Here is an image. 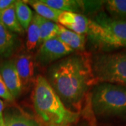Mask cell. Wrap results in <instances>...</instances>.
I'll use <instances>...</instances> for the list:
<instances>
[{"instance_id":"1","label":"cell","mask_w":126,"mask_h":126,"mask_svg":"<svg viewBox=\"0 0 126 126\" xmlns=\"http://www.w3.org/2000/svg\"><path fill=\"white\" fill-rule=\"evenodd\" d=\"M65 107L79 113L90 90L97 84L92 58L86 53H72L53 63L46 78Z\"/></svg>"},{"instance_id":"2","label":"cell","mask_w":126,"mask_h":126,"mask_svg":"<svg viewBox=\"0 0 126 126\" xmlns=\"http://www.w3.org/2000/svg\"><path fill=\"white\" fill-rule=\"evenodd\" d=\"M32 102L36 114L48 125L69 126L77 121L80 115L65 107L46 79L42 76L36 78Z\"/></svg>"},{"instance_id":"3","label":"cell","mask_w":126,"mask_h":126,"mask_svg":"<svg viewBox=\"0 0 126 126\" xmlns=\"http://www.w3.org/2000/svg\"><path fill=\"white\" fill-rule=\"evenodd\" d=\"M90 20L87 35L96 48L110 51L126 47V21L114 19L102 11Z\"/></svg>"},{"instance_id":"4","label":"cell","mask_w":126,"mask_h":126,"mask_svg":"<svg viewBox=\"0 0 126 126\" xmlns=\"http://www.w3.org/2000/svg\"><path fill=\"white\" fill-rule=\"evenodd\" d=\"M92 111L97 116L111 117L126 115V87L100 83L90 94Z\"/></svg>"},{"instance_id":"5","label":"cell","mask_w":126,"mask_h":126,"mask_svg":"<svg viewBox=\"0 0 126 126\" xmlns=\"http://www.w3.org/2000/svg\"><path fill=\"white\" fill-rule=\"evenodd\" d=\"M92 66L97 83L126 87V50L95 55L92 58Z\"/></svg>"},{"instance_id":"6","label":"cell","mask_w":126,"mask_h":126,"mask_svg":"<svg viewBox=\"0 0 126 126\" xmlns=\"http://www.w3.org/2000/svg\"><path fill=\"white\" fill-rule=\"evenodd\" d=\"M74 52V50L55 37L41 44L34 57V61L41 67H46Z\"/></svg>"},{"instance_id":"7","label":"cell","mask_w":126,"mask_h":126,"mask_svg":"<svg viewBox=\"0 0 126 126\" xmlns=\"http://www.w3.org/2000/svg\"><path fill=\"white\" fill-rule=\"evenodd\" d=\"M13 60L23 90L29 88L34 78V58L28 53H23L18 55Z\"/></svg>"},{"instance_id":"8","label":"cell","mask_w":126,"mask_h":126,"mask_svg":"<svg viewBox=\"0 0 126 126\" xmlns=\"http://www.w3.org/2000/svg\"><path fill=\"white\" fill-rule=\"evenodd\" d=\"M0 75L12 97L17 98L23 92V88L13 60H7L0 64Z\"/></svg>"},{"instance_id":"9","label":"cell","mask_w":126,"mask_h":126,"mask_svg":"<svg viewBox=\"0 0 126 126\" xmlns=\"http://www.w3.org/2000/svg\"><path fill=\"white\" fill-rule=\"evenodd\" d=\"M90 18L83 14L63 11L59 16V25L79 34L87 35L90 27Z\"/></svg>"},{"instance_id":"10","label":"cell","mask_w":126,"mask_h":126,"mask_svg":"<svg viewBox=\"0 0 126 126\" xmlns=\"http://www.w3.org/2000/svg\"><path fill=\"white\" fill-rule=\"evenodd\" d=\"M86 35L79 34L59 25L57 38L64 44L70 47L72 50L77 51H83L85 50L86 37Z\"/></svg>"},{"instance_id":"11","label":"cell","mask_w":126,"mask_h":126,"mask_svg":"<svg viewBox=\"0 0 126 126\" xmlns=\"http://www.w3.org/2000/svg\"><path fill=\"white\" fill-rule=\"evenodd\" d=\"M40 25L39 16L34 14L33 18L27 30V42L26 47L27 50L32 51L36 49L37 46H40Z\"/></svg>"},{"instance_id":"12","label":"cell","mask_w":126,"mask_h":126,"mask_svg":"<svg viewBox=\"0 0 126 126\" xmlns=\"http://www.w3.org/2000/svg\"><path fill=\"white\" fill-rule=\"evenodd\" d=\"M25 2L30 5L34 9L36 14H38L39 16L55 23H58L59 16L62 14V12H63L51 8L49 6L43 3L41 0L27 1Z\"/></svg>"},{"instance_id":"13","label":"cell","mask_w":126,"mask_h":126,"mask_svg":"<svg viewBox=\"0 0 126 126\" xmlns=\"http://www.w3.org/2000/svg\"><path fill=\"white\" fill-rule=\"evenodd\" d=\"M0 21L11 32H16L18 34L24 33L25 30L21 27L16 17L15 3L0 14Z\"/></svg>"},{"instance_id":"14","label":"cell","mask_w":126,"mask_h":126,"mask_svg":"<svg viewBox=\"0 0 126 126\" xmlns=\"http://www.w3.org/2000/svg\"><path fill=\"white\" fill-rule=\"evenodd\" d=\"M15 46V37L0 21V55L9 57L12 54Z\"/></svg>"},{"instance_id":"15","label":"cell","mask_w":126,"mask_h":126,"mask_svg":"<svg viewBox=\"0 0 126 126\" xmlns=\"http://www.w3.org/2000/svg\"><path fill=\"white\" fill-rule=\"evenodd\" d=\"M51 8L61 11L83 14L80 0H41Z\"/></svg>"},{"instance_id":"16","label":"cell","mask_w":126,"mask_h":126,"mask_svg":"<svg viewBox=\"0 0 126 126\" xmlns=\"http://www.w3.org/2000/svg\"><path fill=\"white\" fill-rule=\"evenodd\" d=\"M104 8L111 18L126 21V0H108L104 1Z\"/></svg>"},{"instance_id":"17","label":"cell","mask_w":126,"mask_h":126,"mask_svg":"<svg viewBox=\"0 0 126 126\" xmlns=\"http://www.w3.org/2000/svg\"><path fill=\"white\" fill-rule=\"evenodd\" d=\"M15 10L18 22L23 30L27 31L34 16L32 11L24 1H16Z\"/></svg>"},{"instance_id":"18","label":"cell","mask_w":126,"mask_h":126,"mask_svg":"<svg viewBox=\"0 0 126 126\" xmlns=\"http://www.w3.org/2000/svg\"><path fill=\"white\" fill-rule=\"evenodd\" d=\"M4 126H41L32 118L20 113H6L4 116Z\"/></svg>"},{"instance_id":"19","label":"cell","mask_w":126,"mask_h":126,"mask_svg":"<svg viewBox=\"0 0 126 126\" xmlns=\"http://www.w3.org/2000/svg\"><path fill=\"white\" fill-rule=\"evenodd\" d=\"M39 25H40V41H39L40 45L46 41L52 39L57 36L59 24L39 16Z\"/></svg>"},{"instance_id":"20","label":"cell","mask_w":126,"mask_h":126,"mask_svg":"<svg viewBox=\"0 0 126 126\" xmlns=\"http://www.w3.org/2000/svg\"><path fill=\"white\" fill-rule=\"evenodd\" d=\"M105 1H80L83 14H97L102 8Z\"/></svg>"},{"instance_id":"21","label":"cell","mask_w":126,"mask_h":126,"mask_svg":"<svg viewBox=\"0 0 126 126\" xmlns=\"http://www.w3.org/2000/svg\"><path fill=\"white\" fill-rule=\"evenodd\" d=\"M0 97L9 102H12L14 100V98L10 93L1 75H0Z\"/></svg>"},{"instance_id":"22","label":"cell","mask_w":126,"mask_h":126,"mask_svg":"<svg viewBox=\"0 0 126 126\" xmlns=\"http://www.w3.org/2000/svg\"><path fill=\"white\" fill-rule=\"evenodd\" d=\"M14 0H0V14L15 3Z\"/></svg>"},{"instance_id":"23","label":"cell","mask_w":126,"mask_h":126,"mask_svg":"<svg viewBox=\"0 0 126 126\" xmlns=\"http://www.w3.org/2000/svg\"><path fill=\"white\" fill-rule=\"evenodd\" d=\"M4 102L1 99H0V126H4Z\"/></svg>"},{"instance_id":"24","label":"cell","mask_w":126,"mask_h":126,"mask_svg":"<svg viewBox=\"0 0 126 126\" xmlns=\"http://www.w3.org/2000/svg\"><path fill=\"white\" fill-rule=\"evenodd\" d=\"M48 126H65V125H57V124H50V125H48Z\"/></svg>"},{"instance_id":"25","label":"cell","mask_w":126,"mask_h":126,"mask_svg":"<svg viewBox=\"0 0 126 126\" xmlns=\"http://www.w3.org/2000/svg\"><path fill=\"white\" fill-rule=\"evenodd\" d=\"M81 126H91L90 124H83V125H81Z\"/></svg>"}]
</instances>
